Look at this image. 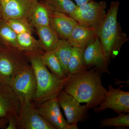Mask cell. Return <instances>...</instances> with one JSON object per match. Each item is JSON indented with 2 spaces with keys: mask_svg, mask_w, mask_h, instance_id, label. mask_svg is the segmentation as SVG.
<instances>
[{
  "mask_svg": "<svg viewBox=\"0 0 129 129\" xmlns=\"http://www.w3.org/2000/svg\"><path fill=\"white\" fill-rule=\"evenodd\" d=\"M102 73L95 67L77 73L69 74L63 90L88 110L95 109L102 102L108 90L103 85Z\"/></svg>",
  "mask_w": 129,
  "mask_h": 129,
  "instance_id": "cell-1",
  "label": "cell"
},
{
  "mask_svg": "<svg viewBox=\"0 0 129 129\" xmlns=\"http://www.w3.org/2000/svg\"><path fill=\"white\" fill-rule=\"evenodd\" d=\"M119 2L111 3L110 7L97 31L105 55L109 59H114L118 54L123 44L128 41L117 21Z\"/></svg>",
  "mask_w": 129,
  "mask_h": 129,
  "instance_id": "cell-2",
  "label": "cell"
},
{
  "mask_svg": "<svg viewBox=\"0 0 129 129\" xmlns=\"http://www.w3.org/2000/svg\"><path fill=\"white\" fill-rule=\"evenodd\" d=\"M42 55L34 54L27 56L34 71L37 81V91L32 102L35 107L47 100L56 98L63 89L68 80L67 76L62 79L50 73L42 61Z\"/></svg>",
  "mask_w": 129,
  "mask_h": 129,
  "instance_id": "cell-3",
  "label": "cell"
},
{
  "mask_svg": "<svg viewBox=\"0 0 129 129\" xmlns=\"http://www.w3.org/2000/svg\"><path fill=\"white\" fill-rule=\"evenodd\" d=\"M104 1H90L79 6L69 15L81 25L94 29L96 32L106 16Z\"/></svg>",
  "mask_w": 129,
  "mask_h": 129,
  "instance_id": "cell-4",
  "label": "cell"
},
{
  "mask_svg": "<svg viewBox=\"0 0 129 129\" xmlns=\"http://www.w3.org/2000/svg\"><path fill=\"white\" fill-rule=\"evenodd\" d=\"M30 64L28 58L17 48L7 46L0 52V80L8 82Z\"/></svg>",
  "mask_w": 129,
  "mask_h": 129,
  "instance_id": "cell-5",
  "label": "cell"
},
{
  "mask_svg": "<svg viewBox=\"0 0 129 129\" xmlns=\"http://www.w3.org/2000/svg\"><path fill=\"white\" fill-rule=\"evenodd\" d=\"M7 83L17 95L21 103L25 99L32 102L34 99L37 91V81L34 71L30 64Z\"/></svg>",
  "mask_w": 129,
  "mask_h": 129,
  "instance_id": "cell-6",
  "label": "cell"
},
{
  "mask_svg": "<svg viewBox=\"0 0 129 129\" xmlns=\"http://www.w3.org/2000/svg\"><path fill=\"white\" fill-rule=\"evenodd\" d=\"M56 98L69 124L77 125L78 122H84L88 118V109L86 105H81L78 100L64 90L59 92Z\"/></svg>",
  "mask_w": 129,
  "mask_h": 129,
  "instance_id": "cell-7",
  "label": "cell"
},
{
  "mask_svg": "<svg viewBox=\"0 0 129 129\" xmlns=\"http://www.w3.org/2000/svg\"><path fill=\"white\" fill-rule=\"evenodd\" d=\"M17 119L18 129H54L44 120L28 99L22 102Z\"/></svg>",
  "mask_w": 129,
  "mask_h": 129,
  "instance_id": "cell-8",
  "label": "cell"
},
{
  "mask_svg": "<svg viewBox=\"0 0 129 129\" xmlns=\"http://www.w3.org/2000/svg\"><path fill=\"white\" fill-rule=\"evenodd\" d=\"M107 109L113 110L118 114L129 113V92L122 90L120 87L115 89L108 86L106 96L99 106L94 109L93 112L100 113Z\"/></svg>",
  "mask_w": 129,
  "mask_h": 129,
  "instance_id": "cell-9",
  "label": "cell"
},
{
  "mask_svg": "<svg viewBox=\"0 0 129 129\" xmlns=\"http://www.w3.org/2000/svg\"><path fill=\"white\" fill-rule=\"evenodd\" d=\"M38 0H0V7L4 20H28Z\"/></svg>",
  "mask_w": 129,
  "mask_h": 129,
  "instance_id": "cell-10",
  "label": "cell"
},
{
  "mask_svg": "<svg viewBox=\"0 0 129 129\" xmlns=\"http://www.w3.org/2000/svg\"><path fill=\"white\" fill-rule=\"evenodd\" d=\"M44 120L54 129H78L77 125H70L64 119L56 98L47 100L36 107Z\"/></svg>",
  "mask_w": 129,
  "mask_h": 129,
  "instance_id": "cell-11",
  "label": "cell"
},
{
  "mask_svg": "<svg viewBox=\"0 0 129 129\" xmlns=\"http://www.w3.org/2000/svg\"><path fill=\"white\" fill-rule=\"evenodd\" d=\"M84 57L88 69L95 67L103 73L111 75L108 69L109 60L104 54L97 35L85 48Z\"/></svg>",
  "mask_w": 129,
  "mask_h": 129,
  "instance_id": "cell-12",
  "label": "cell"
},
{
  "mask_svg": "<svg viewBox=\"0 0 129 129\" xmlns=\"http://www.w3.org/2000/svg\"><path fill=\"white\" fill-rule=\"evenodd\" d=\"M21 102L9 83L0 80V118L18 116Z\"/></svg>",
  "mask_w": 129,
  "mask_h": 129,
  "instance_id": "cell-13",
  "label": "cell"
},
{
  "mask_svg": "<svg viewBox=\"0 0 129 129\" xmlns=\"http://www.w3.org/2000/svg\"><path fill=\"white\" fill-rule=\"evenodd\" d=\"M50 10V26L55 31L58 37L67 40L78 23L69 15Z\"/></svg>",
  "mask_w": 129,
  "mask_h": 129,
  "instance_id": "cell-14",
  "label": "cell"
},
{
  "mask_svg": "<svg viewBox=\"0 0 129 129\" xmlns=\"http://www.w3.org/2000/svg\"><path fill=\"white\" fill-rule=\"evenodd\" d=\"M97 35L95 29L78 23L67 40L73 47L85 49Z\"/></svg>",
  "mask_w": 129,
  "mask_h": 129,
  "instance_id": "cell-15",
  "label": "cell"
},
{
  "mask_svg": "<svg viewBox=\"0 0 129 129\" xmlns=\"http://www.w3.org/2000/svg\"><path fill=\"white\" fill-rule=\"evenodd\" d=\"M17 49L26 56L30 54L43 55L45 52L39 40L32 35V33L25 32L17 35Z\"/></svg>",
  "mask_w": 129,
  "mask_h": 129,
  "instance_id": "cell-16",
  "label": "cell"
},
{
  "mask_svg": "<svg viewBox=\"0 0 129 129\" xmlns=\"http://www.w3.org/2000/svg\"><path fill=\"white\" fill-rule=\"evenodd\" d=\"M42 47L45 52L52 51L57 46L60 39L50 26L35 28Z\"/></svg>",
  "mask_w": 129,
  "mask_h": 129,
  "instance_id": "cell-17",
  "label": "cell"
},
{
  "mask_svg": "<svg viewBox=\"0 0 129 129\" xmlns=\"http://www.w3.org/2000/svg\"><path fill=\"white\" fill-rule=\"evenodd\" d=\"M50 10L44 2H38L33 9L29 22L33 28L50 26Z\"/></svg>",
  "mask_w": 129,
  "mask_h": 129,
  "instance_id": "cell-18",
  "label": "cell"
},
{
  "mask_svg": "<svg viewBox=\"0 0 129 129\" xmlns=\"http://www.w3.org/2000/svg\"><path fill=\"white\" fill-rule=\"evenodd\" d=\"M73 49V47L67 40L61 39L53 51L67 76L68 75V64Z\"/></svg>",
  "mask_w": 129,
  "mask_h": 129,
  "instance_id": "cell-19",
  "label": "cell"
},
{
  "mask_svg": "<svg viewBox=\"0 0 129 129\" xmlns=\"http://www.w3.org/2000/svg\"><path fill=\"white\" fill-rule=\"evenodd\" d=\"M84 50L83 48L73 47L68 64V74H74L88 69L85 63Z\"/></svg>",
  "mask_w": 129,
  "mask_h": 129,
  "instance_id": "cell-20",
  "label": "cell"
},
{
  "mask_svg": "<svg viewBox=\"0 0 129 129\" xmlns=\"http://www.w3.org/2000/svg\"><path fill=\"white\" fill-rule=\"evenodd\" d=\"M42 62L50 70L51 73L59 78H67L60 61L53 51L45 52L41 56Z\"/></svg>",
  "mask_w": 129,
  "mask_h": 129,
  "instance_id": "cell-21",
  "label": "cell"
},
{
  "mask_svg": "<svg viewBox=\"0 0 129 129\" xmlns=\"http://www.w3.org/2000/svg\"><path fill=\"white\" fill-rule=\"evenodd\" d=\"M44 3L50 9L70 15L75 10L77 6L71 0H44Z\"/></svg>",
  "mask_w": 129,
  "mask_h": 129,
  "instance_id": "cell-22",
  "label": "cell"
},
{
  "mask_svg": "<svg viewBox=\"0 0 129 129\" xmlns=\"http://www.w3.org/2000/svg\"><path fill=\"white\" fill-rule=\"evenodd\" d=\"M104 127L129 128V113H122L115 117L103 119L100 120L99 127L101 128Z\"/></svg>",
  "mask_w": 129,
  "mask_h": 129,
  "instance_id": "cell-23",
  "label": "cell"
},
{
  "mask_svg": "<svg viewBox=\"0 0 129 129\" xmlns=\"http://www.w3.org/2000/svg\"><path fill=\"white\" fill-rule=\"evenodd\" d=\"M0 37L5 41L7 46L17 49V34L5 20L0 26Z\"/></svg>",
  "mask_w": 129,
  "mask_h": 129,
  "instance_id": "cell-24",
  "label": "cell"
},
{
  "mask_svg": "<svg viewBox=\"0 0 129 129\" xmlns=\"http://www.w3.org/2000/svg\"><path fill=\"white\" fill-rule=\"evenodd\" d=\"M5 21L17 35L25 32H33V27L28 20L9 19Z\"/></svg>",
  "mask_w": 129,
  "mask_h": 129,
  "instance_id": "cell-25",
  "label": "cell"
},
{
  "mask_svg": "<svg viewBox=\"0 0 129 129\" xmlns=\"http://www.w3.org/2000/svg\"><path fill=\"white\" fill-rule=\"evenodd\" d=\"M17 116L12 115L7 118L8 124L6 129H18Z\"/></svg>",
  "mask_w": 129,
  "mask_h": 129,
  "instance_id": "cell-26",
  "label": "cell"
},
{
  "mask_svg": "<svg viewBox=\"0 0 129 129\" xmlns=\"http://www.w3.org/2000/svg\"><path fill=\"white\" fill-rule=\"evenodd\" d=\"M7 124V118H0V129H6Z\"/></svg>",
  "mask_w": 129,
  "mask_h": 129,
  "instance_id": "cell-27",
  "label": "cell"
},
{
  "mask_svg": "<svg viewBox=\"0 0 129 129\" xmlns=\"http://www.w3.org/2000/svg\"><path fill=\"white\" fill-rule=\"evenodd\" d=\"M76 3V6H79L80 5L89 2L92 0H74Z\"/></svg>",
  "mask_w": 129,
  "mask_h": 129,
  "instance_id": "cell-28",
  "label": "cell"
},
{
  "mask_svg": "<svg viewBox=\"0 0 129 129\" xmlns=\"http://www.w3.org/2000/svg\"><path fill=\"white\" fill-rule=\"evenodd\" d=\"M1 49H0V52H1Z\"/></svg>",
  "mask_w": 129,
  "mask_h": 129,
  "instance_id": "cell-29",
  "label": "cell"
}]
</instances>
